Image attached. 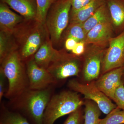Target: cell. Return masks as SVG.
<instances>
[{
	"instance_id": "1",
	"label": "cell",
	"mask_w": 124,
	"mask_h": 124,
	"mask_svg": "<svg viewBox=\"0 0 124 124\" xmlns=\"http://www.w3.org/2000/svg\"><path fill=\"white\" fill-rule=\"evenodd\" d=\"M12 35L17 51L24 62L33 58L41 46L50 38L45 24L36 19H24L15 28Z\"/></svg>"
},
{
	"instance_id": "2",
	"label": "cell",
	"mask_w": 124,
	"mask_h": 124,
	"mask_svg": "<svg viewBox=\"0 0 124 124\" xmlns=\"http://www.w3.org/2000/svg\"><path fill=\"white\" fill-rule=\"evenodd\" d=\"M3 71L8 81L5 96L10 99L17 98L29 89L25 63L17 50L9 54L0 62Z\"/></svg>"
},
{
	"instance_id": "3",
	"label": "cell",
	"mask_w": 124,
	"mask_h": 124,
	"mask_svg": "<svg viewBox=\"0 0 124 124\" xmlns=\"http://www.w3.org/2000/svg\"><path fill=\"white\" fill-rule=\"evenodd\" d=\"M84 101L76 91H64L51 97L43 118V124H54L60 117L81 107Z\"/></svg>"
},
{
	"instance_id": "4",
	"label": "cell",
	"mask_w": 124,
	"mask_h": 124,
	"mask_svg": "<svg viewBox=\"0 0 124 124\" xmlns=\"http://www.w3.org/2000/svg\"><path fill=\"white\" fill-rule=\"evenodd\" d=\"M71 8V0H57L47 13L46 26L54 48L59 44L62 33L67 27Z\"/></svg>"
},
{
	"instance_id": "5",
	"label": "cell",
	"mask_w": 124,
	"mask_h": 124,
	"mask_svg": "<svg viewBox=\"0 0 124 124\" xmlns=\"http://www.w3.org/2000/svg\"><path fill=\"white\" fill-rule=\"evenodd\" d=\"M51 91L29 89L16 99H20V106L24 109L36 124H43L46 108L51 98Z\"/></svg>"
},
{
	"instance_id": "6",
	"label": "cell",
	"mask_w": 124,
	"mask_h": 124,
	"mask_svg": "<svg viewBox=\"0 0 124 124\" xmlns=\"http://www.w3.org/2000/svg\"><path fill=\"white\" fill-rule=\"evenodd\" d=\"M94 81L87 83H81L73 79L69 81L68 85L72 90L84 95L85 99L94 102L102 112L108 115L116 108L117 106L98 88Z\"/></svg>"
},
{
	"instance_id": "7",
	"label": "cell",
	"mask_w": 124,
	"mask_h": 124,
	"mask_svg": "<svg viewBox=\"0 0 124 124\" xmlns=\"http://www.w3.org/2000/svg\"><path fill=\"white\" fill-rule=\"evenodd\" d=\"M78 56L60 50L59 55L50 63L47 70L57 81L62 80L71 77H79L80 59Z\"/></svg>"
},
{
	"instance_id": "8",
	"label": "cell",
	"mask_w": 124,
	"mask_h": 124,
	"mask_svg": "<svg viewBox=\"0 0 124 124\" xmlns=\"http://www.w3.org/2000/svg\"><path fill=\"white\" fill-rule=\"evenodd\" d=\"M109 47L103 56L101 75L124 66V31L109 41Z\"/></svg>"
},
{
	"instance_id": "9",
	"label": "cell",
	"mask_w": 124,
	"mask_h": 124,
	"mask_svg": "<svg viewBox=\"0 0 124 124\" xmlns=\"http://www.w3.org/2000/svg\"><path fill=\"white\" fill-rule=\"evenodd\" d=\"M25 63L30 89H45L57 83L47 69L40 67L37 64L33 57Z\"/></svg>"
},
{
	"instance_id": "10",
	"label": "cell",
	"mask_w": 124,
	"mask_h": 124,
	"mask_svg": "<svg viewBox=\"0 0 124 124\" xmlns=\"http://www.w3.org/2000/svg\"><path fill=\"white\" fill-rule=\"evenodd\" d=\"M124 66L104 73L94 81L98 89L111 100L115 93L121 84Z\"/></svg>"
},
{
	"instance_id": "11",
	"label": "cell",
	"mask_w": 124,
	"mask_h": 124,
	"mask_svg": "<svg viewBox=\"0 0 124 124\" xmlns=\"http://www.w3.org/2000/svg\"><path fill=\"white\" fill-rule=\"evenodd\" d=\"M103 56L101 51H94L87 54L82 72V79L84 81L88 83L99 78Z\"/></svg>"
},
{
	"instance_id": "12",
	"label": "cell",
	"mask_w": 124,
	"mask_h": 124,
	"mask_svg": "<svg viewBox=\"0 0 124 124\" xmlns=\"http://www.w3.org/2000/svg\"><path fill=\"white\" fill-rule=\"evenodd\" d=\"M112 32V25L108 19L89 31L86 34L85 43L97 46L103 45L111 38Z\"/></svg>"
},
{
	"instance_id": "13",
	"label": "cell",
	"mask_w": 124,
	"mask_h": 124,
	"mask_svg": "<svg viewBox=\"0 0 124 124\" xmlns=\"http://www.w3.org/2000/svg\"><path fill=\"white\" fill-rule=\"evenodd\" d=\"M22 16L15 13L8 6L1 1L0 3V31L12 33L14 29L24 20Z\"/></svg>"
},
{
	"instance_id": "14",
	"label": "cell",
	"mask_w": 124,
	"mask_h": 124,
	"mask_svg": "<svg viewBox=\"0 0 124 124\" xmlns=\"http://www.w3.org/2000/svg\"><path fill=\"white\" fill-rule=\"evenodd\" d=\"M26 20L36 19L37 12L36 0H1Z\"/></svg>"
},
{
	"instance_id": "15",
	"label": "cell",
	"mask_w": 124,
	"mask_h": 124,
	"mask_svg": "<svg viewBox=\"0 0 124 124\" xmlns=\"http://www.w3.org/2000/svg\"><path fill=\"white\" fill-rule=\"evenodd\" d=\"M60 50L54 47L50 38H49L41 46L34 55L35 62L39 66L47 69L50 63L60 54Z\"/></svg>"
},
{
	"instance_id": "16",
	"label": "cell",
	"mask_w": 124,
	"mask_h": 124,
	"mask_svg": "<svg viewBox=\"0 0 124 124\" xmlns=\"http://www.w3.org/2000/svg\"><path fill=\"white\" fill-rule=\"evenodd\" d=\"M106 3V0H91L77 11L70 12V23H84L100 6Z\"/></svg>"
},
{
	"instance_id": "17",
	"label": "cell",
	"mask_w": 124,
	"mask_h": 124,
	"mask_svg": "<svg viewBox=\"0 0 124 124\" xmlns=\"http://www.w3.org/2000/svg\"><path fill=\"white\" fill-rule=\"evenodd\" d=\"M110 16L117 28L124 25V0H106Z\"/></svg>"
},
{
	"instance_id": "18",
	"label": "cell",
	"mask_w": 124,
	"mask_h": 124,
	"mask_svg": "<svg viewBox=\"0 0 124 124\" xmlns=\"http://www.w3.org/2000/svg\"><path fill=\"white\" fill-rule=\"evenodd\" d=\"M110 14L106 3L100 6L91 17L83 23L86 35L89 31L99 23L110 18Z\"/></svg>"
},
{
	"instance_id": "19",
	"label": "cell",
	"mask_w": 124,
	"mask_h": 124,
	"mask_svg": "<svg viewBox=\"0 0 124 124\" xmlns=\"http://www.w3.org/2000/svg\"><path fill=\"white\" fill-rule=\"evenodd\" d=\"M84 105L83 124H100L101 111L97 104L91 100L85 99Z\"/></svg>"
},
{
	"instance_id": "20",
	"label": "cell",
	"mask_w": 124,
	"mask_h": 124,
	"mask_svg": "<svg viewBox=\"0 0 124 124\" xmlns=\"http://www.w3.org/2000/svg\"><path fill=\"white\" fill-rule=\"evenodd\" d=\"M15 50H17V48L12 33L0 31V62Z\"/></svg>"
},
{
	"instance_id": "21",
	"label": "cell",
	"mask_w": 124,
	"mask_h": 124,
	"mask_svg": "<svg viewBox=\"0 0 124 124\" xmlns=\"http://www.w3.org/2000/svg\"><path fill=\"white\" fill-rule=\"evenodd\" d=\"M86 34L83 27V23H70L66 31V37L71 38L77 42H85Z\"/></svg>"
},
{
	"instance_id": "22",
	"label": "cell",
	"mask_w": 124,
	"mask_h": 124,
	"mask_svg": "<svg viewBox=\"0 0 124 124\" xmlns=\"http://www.w3.org/2000/svg\"><path fill=\"white\" fill-rule=\"evenodd\" d=\"M57 0H36L37 12L36 19L39 22L45 24L47 13L51 5Z\"/></svg>"
},
{
	"instance_id": "23",
	"label": "cell",
	"mask_w": 124,
	"mask_h": 124,
	"mask_svg": "<svg viewBox=\"0 0 124 124\" xmlns=\"http://www.w3.org/2000/svg\"><path fill=\"white\" fill-rule=\"evenodd\" d=\"M100 124H124V111L118 107L100 119Z\"/></svg>"
},
{
	"instance_id": "24",
	"label": "cell",
	"mask_w": 124,
	"mask_h": 124,
	"mask_svg": "<svg viewBox=\"0 0 124 124\" xmlns=\"http://www.w3.org/2000/svg\"><path fill=\"white\" fill-rule=\"evenodd\" d=\"M3 122L10 124H30L24 117L18 113L7 112L5 114Z\"/></svg>"
},
{
	"instance_id": "25",
	"label": "cell",
	"mask_w": 124,
	"mask_h": 124,
	"mask_svg": "<svg viewBox=\"0 0 124 124\" xmlns=\"http://www.w3.org/2000/svg\"><path fill=\"white\" fill-rule=\"evenodd\" d=\"M84 122V112L81 107L69 114L63 124H83Z\"/></svg>"
},
{
	"instance_id": "26",
	"label": "cell",
	"mask_w": 124,
	"mask_h": 124,
	"mask_svg": "<svg viewBox=\"0 0 124 124\" xmlns=\"http://www.w3.org/2000/svg\"><path fill=\"white\" fill-rule=\"evenodd\" d=\"M113 101L118 107L124 111V86L122 82L116 90Z\"/></svg>"
},
{
	"instance_id": "27",
	"label": "cell",
	"mask_w": 124,
	"mask_h": 124,
	"mask_svg": "<svg viewBox=\"0 0 124 124\" xmlns=\"http://www.w3.org/2000/svg\"><path fill=\"white\" fill-rule=\"evenodd\" d=\"M91 0H71L70 12H75L84 7Z\"/></svg>"
},
{
	"instance_id": "28",
	"label": "cell",
	"mask_w": 124,
	"mask_h": 124,
	"mask_svg": "<svg viewBox=\"0 0 124 124\" xmlns=\"http://www.w3.org/2000/svg\"><path fill=\"white\" fill-rule=\"evenodd\" d=\"M85 44L84 41L77 42L75 48L72 50V53L77 56L82 55L84 53Z\"/></svg>"
},
{
	"instance_id": "29",
	"label": "cell",
	"mask_w": 124,
	"mask_h": 124,
	"mask_svg": "<svg viewBox=\"0 0 124 124\" xmlns=\"http://www.w3.org/2000/svg\"><path fill=\"white\" fill-rule=\"evenodd\" d=\"M6 77L4 73L0 69V101H1L4 95L5 90V80Z\"/></svg>"
},
{
	"instance_id": "30",
	"label": "cell",
	"mask_w": 124,
	"mask_h": 124,
	"mask_svg": "<svg viewBox=\"0 0 124 124\" xmlns=\"http://www.w3.org/2000/svg\"><path fill=\"white\" fill-rule=\"evenodd\" d=\"M75 40L71 38L66 39L65 42V48L67 50L71 51L74 49L77 43Z\"/></svg>"
},
{
	"instance_id": "31",
	"label": "cell",
	"mask_w": 124,
	"mask_h": 124,
	"mask_svg": "<svg viewBox=\"0 0 124 124\" xmlns=\"http://www.w3.org/2000/svg\"><path fill=\"white\" fill-rule=\"evenodd\" d=\"M121 81H122V84L124 86V70L123 74H122V78H121Z\"/></svg>"
},
{
	"instance_id": "32",
	"label": "cell",
	"mask_w": 124,
	"mask_h": 124,
	"mask_svg": "<svg viewBox=\"0 0 124 124\" xmlns=\"http://www.w3.org/2000/svg\"><path fill=\"white\" fill-rule=\"evenodd\" d=\"M0 124H8V123H7V122H3V121H2L1 123Z\"/></svg>"
}]
</instances>
